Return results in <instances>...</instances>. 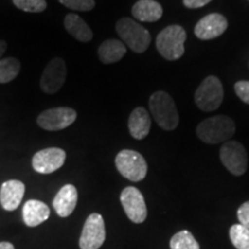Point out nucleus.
<instances>
[{"instance_id": "1", "label": "nucleus", "mask_w": 249, "mask_h": 249, "mask_svg": "<svg viewBox=\"0 0 249 249\" xmlns=\"http://www.w3.org/2000/svg\"><path fill=\"white\" fill-rule=\"evenodd\" d=\"M235 124L227 116H214L198 124L196 134L204 143L217 144L227 142L234 135Z\"/></svg>"}, {"instance_id": "2", "label": "nucleus", "mask_w": 249, "mask_h": 249, "mask_svg": "<svg viewBox=\"0 0 249 249\" xmlns=\"http://www.w3.org/2000/svg\"><path fill=\"white\" fill-rule=\"evenodd\" d=\"M149 107L156 123L165 130H173L179 124L176 103L167 92L156 91L149 99Z\"/></svg>"}, {"instance_id": "3", "label": "nucleus", "mask_w": 249, "mask_h": 249, "mask_svg": "<svg viewBox=\"0 0 249 249\" xmlns=\"http://www.w3.org/2000/svg\"><path fill=\"white\" fill-rule=\"evenodd\" d=\"M186 38L185 29L178 24H172L158 34L156 38V48L166 60H178L185 52Z\"/></svg>"}, {"instance_id": "4", "label": "nucleus", "mask_w": 249, "mask_h": 249, "mask_svg": "<svg viewBox=\"0 0 249 249\" xmlns=\"http://www.w3.org/2000/svg\"><path fill=\"white\" fill-rule=\"evenodd\" d=\"M116 30L124 44L136 53H143L150 45L151 36L149 31L133 18H121L116 24Z\"/></svg>"}, {"instance_id": "5", "label": "nucleus", "mask_w": 249, "mask_h": 249, "mask_svg": "<svg viewBox=\"0 0 249 249\" xmlns=\"http://www.w3.org/2000/svg\"><path fill=\"white\" fill-rule=\"evenodd\" d=\"M224 90L220 80L216 76H208L202 81L196 90L194 99L200 110L204 112L216 111L222 105Z\"/></svg>"}, {"instance_id": "6", "label": "nucleus", "mask_w": 249, "mask_h": 249, "mask_svg": "<svg viewBox=\"0 0 249 249\" xmlns=\"http://www.w3.org/2000/svg\"><path fill=\"white\" fill-rule=\"evenodd\" d=\"M116 166L121 176L134 182L144 179L148 172V165L144 157L134 150L120 151L116 157Z\"/></svg>"}, {"instance_id": "7", "label": "nucleus", "mask_w": 249, "mask_h": 249, "mask_svg": "<svg viewBox=\"0 0 249 249\" xmlns=\"http://www.w3.org/2000/svg\"><path fill=\"white\" fill-rule=\"evenodd\" d=\"M220 160L229 172L240 177L248 169V155L244 145L236 141L224 143L219 151Z\"/></svg>"}, {"instance_id": "8", "label": "nucleus", "mask_w": 249, "mask_h": 249, "mask_svg": "<svg viewBox=\"0 0 249 249\" xmlns=\"http://www.w3.org/2000/svg\"><path fill=\"white\" fill-rule=\"evenodd\" d=\"M105 224L102 214L91 213L87 218L80 238L81 249H98L105 241Z\"/></svg>"}, {"instance_id": "9", "label": "nucleus", "mask_w": 249, "mask_h": 249, "mask_svg": "<svg viewBox=\"0 0 249 249\" xmlns=\"http://www.w3.org/2000/svg\"><path fill=\"white\" fill-rule=\"evenodd\" d=\"M120 202L127 217L135 224H141L148 214L147 205L142 193L135 187H126L120 195Z\"/></svg>"}, {"instance_id": "10", "label": "nucleus", "mask_w": 249, "mask_h": 249, "mask_svg": "<svg viewBox=\"0 0 249 249\" xmlns=\"http://www.w3.org/2000/svg\"><path fill=\"white\" fill-rule=\"evenodd\" d=\"M76 112L71 107L49 108L39 114L37 124L45 130H60L67 128L76 120Z\"/></svg>"}, {"instance_id": "11", "label": "nucleus", "mask_w": 249, "mask_h": 249, "mask_svg": "<svg viewBox=\"0 0 249 249\" xmlns=\"http://www.w3.org/2000/svg\"><path fill=\"white\" fill-rule=\"evenodd\" d=\"M67 68L65 61L61 58L52 59L44 68L40 77V89L49 95L58 92L64 86Z\"/></svg>"}, {"instance_id": "12", "label": "nucleus", "mask_w": 249, "mask_h": 249, "mask_svg": "<svg viewBox=\"0 0 249 249\" xmlns=\"http://www.w3.org/2000/svg\"><path fill=\"white\" fill-rule=\"evenodd\" d=\"M66 160V152L60 148H46L33 157V167L40 174H50L60 169Z\"/></svg>"}, {"instance_id": "13", "label": "nucleus", "mask_w": 249, "mask_h": 249, "mask_svg": "<svg viewBox=\"0 0 249 249\" xmlns=\"http://www.w3.org/2000/svg\"><path fill=\"white\" fill-rule=\"evenodd\" d=\"M227 20L222 14L213 13L205 15L195 26L194 34L197 38L208 40L223 35L227 29Z\"/></svg>"}, {"instance_id": "14", "label": "nucleus", "mask_w": 249, "mask_h": 249, "mask_svg": "<svg viewBox=\"0 0 249 249\" xmlns=\"http://www.w3.org/2000/svg\"><path fill=\"white\" fill-rule=\"evenodd\" d=\"M26 187L20 180H8L2 183L0 189V203L6 211H14L18 209L22 201Z\"/></svg>"}, {"instance_id": "15", "label": "nucleus", "mask_w": 249, "mask_h": 249, "mask_svg": "<svg viewBox=\"0 0 249 249\" xmlns=\"http://www.w3.org/2000/svg\"><path fill=\"white\" fill-rule=\"evenodd\" d=\"M77 203V189L73 185H65L53 200V208L60 217H68L75 210Z\"/></svg>"}, {"instance_id": "16", "label": "nucleus", "mask_w": 249, "mask_h": 249, "mask_svg": "<svg viewBox=\"0 0 249 249\" xmlns=\"http://www.w3.org/2000/svg\"><path fill=\"white\" fill-rule=\"evenodd\" d=\"M151 127V118L144 107L134 108L129 116L128 129L130 135L136 140H143L148 136Z\"/></svg>"}, {"instance_id": "17", "label": "nucleus", "mask_w": 249, "mask_h": 249, "mask_svg": "<svg viewBox=\"0 0 249 249\" xmlns=\"http://www.w3.org/2000/svg\"><path fill=\"white\" fill-rule=\"evenodd\" d=\"M22 213L26 225L35 227L48 220L50 217V209L42 201L29 200L24 203Z\"/></svg>"}, {"instance_id": "18", "label": "nucleus", "mask_w": 249, "mask_h": 249, "mask_svg": "<svg viewBox=\"0 0 249 249\" xmlns=\"http://www.w3.org/2000/svg\"><path fill=\"white\" fill-rule=\"evenodd\" d=\"M132 14L142 22H156L163 15V7L155 0H140L133 6Z\"/></svg>"}, {"instance_id": "19", "label": "nucleus", "mask_w": 249, "mask_h": 249, "mask_svg": "<svg viewBox=\"0 0 249 249\" xmlns=\"http://www.w3.org/2000/svg\"><path fill=\"white\" fill-rule=\"evenodd\" d=\"M127 49L119 39H107L98 48V57L103 64H114L121 60L126 54Z\"/></svg>"}, {"instance_id": "20", "label": "nucleus", "mask_w": 249, "mask_h": 249, "mask_svg": "<svg viewBox=\"0 0 249 249\" xmlns=\"http://www.w3.org/2000/svg\"><path fill=\"white\" fill-rule=\"evenodd\" d=\"M65 28L71 36L82 43H88L92 39L93 34L85 20L76 14H67L64 21Z\"/></svg>"}, {"instance_id": "21", "label": "nucleus", "mask_w": 249, "mask_h": 249, "mask_svg": "<svg viewBox=\"0 0 249 249\" xmlns=\"http://www.w3.org/2000/svg\"><path fill=\"white\" fill-rule=\"evenodd\" d=\"M21 70L17 58L0 59V83H8L18 75Z\"/></svg>"}, {"instance_id": "22", "label": "nucleus", "mask_w": 249, "mask_h": 249, "mask_svg": "<svg viewBox=\"0 0 249 249\" xmlns=\"http://www.w3.org/2000/svg\"><path fill=\"white\" fill-rule=\"evenodd\" d=\"M171 249H200V245L194 235L187 230L176 233L170 241Z\"/></svg>"}, {"instance_id": "23", "label": "nucleus", "mask_w": 249, "mask_h": 249, "mask_svg": "<svg viewBox=\"0 0 249 249\" xmlns=\"http://www.w3.org/2000/svg\"><path fill=\"white\" fill-rule=\"evenodd\" d=\"M230 239L236 249H249V229L240 223L231 226Z\"/></svg>"}, {"instance_id": "24", "label": "nucleus", "mask_w": 249, "mask_h": 249, "mask_svg": "<svg viewBox=\"0 0 249 249\" xmlns=\"http://www.w3.org/2000/svg\"><path fill=\"white\" fill-rule=\"evenodd\" d=\"M13 4L21 11L29 13H39L46 8L45 0H13Z\"/></svg>"}, {"instance_id": "25", "label": "nucleus", "mask_w": 249, "mask_h": 249, "mask_svg": "<svg viewBox=\"0 0 249 249\" xmlns=\"http://www.w3.org/2000/svg\"><path fill=\"white\" fill-rule=\"evenodd\" d=\"M59 2L73 11L88 12L95 7V0H59Z\"/></svg>"}, {"instance_id": "26", "label": "nucleus", "mask_w": 249, "mask_h": 249, "mask_svg": "<svg viewBox=\"0 0 249 249\" xmlns=\"http://www.w3.org/2000/svg\"><path fill=\"white\" fill-rule=\"evenodd\" d=\"M236 96L246 104H249V81H239L234 85Z\"/></svg>"}, {"instance_id": "27", "label": "nucleus", "mask_w": 249, "mask_h": 249, "mask_svg": "<svg viewBox=\"0 0 249 249\" xmlns=\"http://www.w3.org/2000/svg\"><path fill=\"white\" fill-rule=\"evenodd\" d=\"M238 219L241 225L249 229V201L242 203L238 209Z\"/></svg>"}, {"instance_id": "28", "label": "nucleus", "mask_w": 249, "mask_h": 249, "mask_svg": "<svg viewBox=\"0 0 249 249\" xmlns=\"http://www.w3.org/2000/svg\"><path fill=\"white\" fill-rule=\"evenodd\" d=\"M213 0H183V5L188 8H200L207 4H209Z\"/></svg>"}, {"instance_id": "29", "label": "nucleus", "mask_w": 249, "mask_h": 249, "mask_svg": "<svg viewBox=\"0 0 249 249\" xmlns=\"http://www.w3.org/2000/svg\"><path fill=\"white\" fill-rule=\"evenodd\" d=\"M6 49H7V43L4 42V40H0V58L5 53Z\"/></svg>"}, {"instance_id": "30", "label": "nucleus", "mask_w": 249, "mask_h": 249, "mask_svg": "<svg viewBox=\"0 0 249 249\" xmlns=\"http://www.w3.org/2000/svg\"><path fill=\"white\" fill-rule=\"evenodd\" d=\"M0 249H14L11 242H0Z\"/></svg>"}]
</instances>
